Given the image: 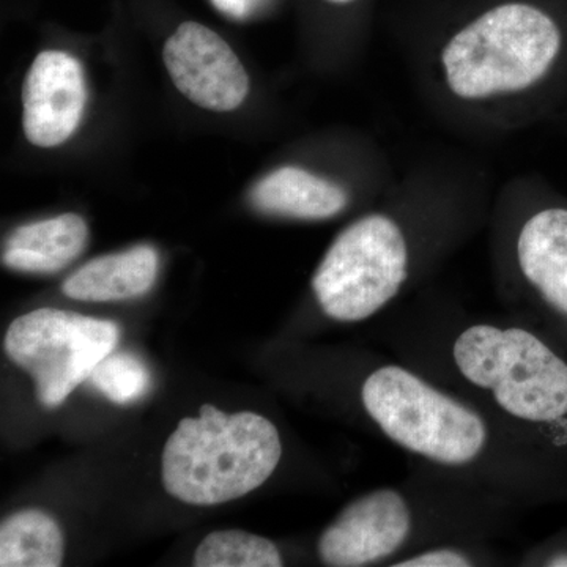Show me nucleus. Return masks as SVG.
I'll list each match as a JSON object with an SVG mask.
<instances>
[{
    "instance_id": "7ed1b4c3",
    "label": "nucleus",
    "mask_w": 567,
    "mask_h": 567,
    "mask_svg": "<svg viewBox=\"0 0 567 567\" xmlns=\"http://www.w3.org/2000/svg\"><path fill=\"white\" fill-rule=\"evenodd\" d=\"M453 354L461 374L492 390L509 415L533 423L567 415V364L529 331L475 324L458 336Z\"/></svg>"
},
{
    "instance_id": "6e6552de",
    "label": "nucleus",
    "mask_w": 567,
    "mask_h": 567,
    "mask_svg": "<svg viewBox=\"0 0 567 567\" xmlns=\"http://www.w3.org/2000/svg\"><path fill=\"white\" fill-rule=\"evenodd\" d=\"M412 528L405 499L391 488L354 499L324 529L319 555L324 566L360 567L391 557Z\"/></svg>"
},
{
    "instance_id": "6ab92c4d",
    "label": "nucleus",
    "mask_w": 567,
    "mask_h": 567,
    "mask_svg": "<svg viewBox=\"0 0 567 567\" xmlns=\"http://www.w3.org/2000/svg\"><path fill=\"white\" fill-rule=\"evenodd\" d=\"M322 2L324 3V6L333 7V9L361 10L364 9V7H368L369 3L372 2V0H322Z\"/></svg>"
},
{
    "instance_id": "0eeeda50",
    "label": "nucleus",
    "mask_w": 567,
    "mask_h": 567,
    "mask_svg": "<svg viewBox=\"0 0 567 567\" xmlns=\"http://www.w3.org/2000/svg\"><path fill=\"white\" fill-rule=\"evenodd\" d=\"M163 59L175 87L204 110L230 112L248 96L244 63L218 33L199 22H183L164 44Z\"/></svg>"
},
{
    "instance_id": "412c9836",
    "label": "nucleus",
    "mask_w": 567,
    "mask_h": 567,
    "mask_svg": "<svg viewBox=\"0 0 567 567\" xmlns=\"http://www.w3.org/2000/svg\"><path fill=\"white\" fill-rule=\"evenodd\" d=\"M559 115H561V117H567V112H561Z\"/></svg>"
},
{
    "instance_id": "a211bd4d",
    "label": "nucleus",
    "mask_w": 567,
    "mask_h": 567,
    "mask_svg": "<svg viewBox=\"0 0 567 567\" xmlns=\"http://www.w3.org/2000/svg\"><path fill=\"white\" fill-rule=\"evenodd\" d=\"M395 567H466L472 566L468 558L458 551L450 548H440V550L427 551V554L417 555L405 561L398 563Z\"/></svg>"
},
{
    "instance_id": "f8f14e48",
    "label": "nucleus",
    "mask_w": 567,
    "mask_h": 567,
    "mask_svg": "<svg viewBox=\"0 0 567 567\" xmlns=\"http://www.w3.org/2000/svg\"><path fill=\"white\" fill-rule=\"evenodd\" d=\"M158 252L148 245L96 257L62 284V292L78 301H122L141 297L158 276Z\"/></svg>"
},
{
    "instance_id": "4468645a",
    "label": "nucleus",
    "mask_w": 567,
    "mask_h": 567,
    "mask_svg": "<svg viewBox=\"0 0 567 567\" xmlns=\"http://www.w3.org/2000/svg\"><path fill=\"white\" fill-rule=\"evenodd\" d=\"M63 551L62 529L43 511H20L0 525L2 567H59L62 566Z\"/></svg>"
},
{
    "instance_id": "20e7f679",
    "label": "nucleus",
    "mask_w": 567,
    "mask_h": 567,
    "mask_svg": "<svg viewBox=\"0 0 567 567\" xmlns=\"http://www.w3.org/2000/svg\"><path fill=\"white\" fill-rule=\"evenodd\" d=\"M361 401L388 439L429 461L465 465L486 446L483 417L399 365L372 372Z\"/></svg>"
},
{
    "instance_id": "f3484780",
    "label": "nucleus",
    "mask_w": 567,
    "mask_h": 567,
    "mask_svg": "<svg viewBox=\"0 0 567 567\" xmlns=\"http://www.w3.org/2000/svg\"><path fill=\"white\" fill-rule=\"evenodd\" d=\"M224 17L235 21L251 20L275 6L278 0H210Z\"/></svg>"
},
{
    "instance_id": "f257e3e1",
    "label": "nucleus",
    "mask_w": 567,
    "mask_h": 567,
    "mask_svg": "<svg viewBox=\"0 0 567 567\" xmlns=\"http://www.w3.org/2000/svg\"><path fill=\"white\" fill-rule=\"evenodd\" d=\"M425 91L461 128L511 133L567 103V0H464L425 48Z\"/></svg>"
},
{
    "instance_id": "1a4fd4ad",
    "label": "nucleus",
    "mask_w": 567,
    "mask_h": 567,
    "mask_svg": "<svg viewBox=\"0 0 567 567\" xmlns=\"http://www.w3.org/2000/svg\"><path fill=\"white\" fill-rule=\"evenodd\" d=\"M87 103L84 70L62 51L37 55L22 85V126L37 147L62 145L76 132Z\"/></svg>"
},
{
    "instance_id": "9d476101",
    "label": "nucleus",
    "mask_w": 567,
    "mask_h": 567,
    "mask_svg": "<svg viewBox=\"0 0 567 567\" xmlns=\"http://www.w3.org/2000/svg\"><path fill=\"white\" fill-rule=\"evenodd\" d=\"M535 207L520 224L516 262L525 281L559 315L567 317V204L532 177Z\"/></svg>"
},
{
    "instance_id": "9b49d317",
    "label": "nucleus",
    "mask_w": 567,
    "mask_h": 567,
    "mask_svg": "<svg viewBox=\"0 0 567 567\" xmlns=\"http://www.w3.org/2000/svg\"><path fill=\"white\" fill-rule=\"evenodd\" d=\"M249 203L264 215L323 221L347 210L352 193L344 183L289 164L260 178L249 192Z\"/></svg>"
},
{
    "instance_id": "ddd939ff",
    "label": "nucleus",
    "mask_w": 567,
    "mask_h": 567,
    "mask_svg": "<svg viewBox=\"0 0 567 567\" xmlns=\"http://www.w3.org/2000/svg\"><path fill=\"white\" fill-rule=\"evenodd\" d=\"M87 240V224L74 213L24 224L7 238L2 264L22 274H58L84 251Z\"/></svg>"
},
{
    "instance_id": "39448f33",
    "label": "nucleus",
    "mask_w": 567,
    "mask_h": 567,
    "mask_svg": "<svg viewBox=\"0 0 567 567\" xmlns=\"http://www.w3.org/2000/svg\"><path fill=\"white\" fill-rule=\"evenodd\" d=\"M410 276V244L404 227L386 212H372L334 238L312 276L324 315L361 322L401 292Z\"/></svg>"
},
{
    "instance_id": "f03ea898",
    "label": "nucleus",
    "mask_w": 567,
    "mask_h": 567,
    "mask_svg": "<svg viewBox=\"0 0 567 567\" xmlns=\"http://www.w3.org/2000/svg\"><path fill=\"white\" fill-rule=\"evenodd\" d=\"M281 456V436L270 420L205 404L199 417H185L167 439L164 488L188 505H221L262 486Z\"/></svg>"
},
{
    "instance_id": "dca6fc26",
    "label": "nucleus",
    "mask_w": 567,
    "mask_h": 567,
    "mask_svg": "<svg viewBox=\"0 0 567 567\" xmlns=\"http://www.w3.org/2000/svg\"><path fill=\"white\" fill-rule=\"evenodd\" d=\"M92 385L115 404L126 405L140 401L152 385L147 364L136 354L110 353L96 365L91 375Z\"/></svg>"
},
{
    "instance_id": "2eb2a0df",
    "label": "nucleus",
    "mask_w": 567,
    "mask_h": 567,
    "mask_svg": "<svg viewBox=\"0 0 567 567\" xmlns=\"http://www.w3.org/2000/svg\"><path fill=\"white\" fill-rule=\"evenodd\" d=\"M196 567H279L282 557L271 540L240 529L205 536L194 554Z\"/></svg>"
},
{
    "instance_id": "423d86ee",
    "label": "nucleus",
    "mask_w": 567,
    "mask_h": 567,
    "mask_svg": "<svg viewBox=\"0 0 567 567\" xmlns=\"http://www.w3.org/2000/svg\"><path fill=\"white\" fill-rule=\"evenodd\" d=\"M118 338L121 327L112 320L43 308L10 324L6 353L35 380L40 404L55 409L91 379Z\"/></svg>"
},
{
    "instance_id": "aec40b11",
    "label": "nucleus",
    "mask_w": 567,
    "mask_h": 567,
    "mask_svg": "<svg viewBox=\"0 0 567 567\" xmlns=\"http://www.w3.org/2000/svg\"><path fill=\"white\" fill-rule=\"evenodd\" d=\"M547 565L551 567H567V555H558V557L551 558Z\"/></svg>"
}]
</instances>
